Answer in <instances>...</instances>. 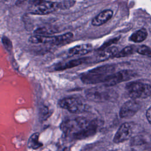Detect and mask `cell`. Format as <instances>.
Here are the masks:
<instances>
[{"label":"cell","instance_id":"1","mask_svg":"<svg viewBox=\"0 0 151 151\" xmlns=\"http://www.w3.org/2000/svg\"><path fill=\"white\" fill-rule=\"evenodd\" d=\"M114 70L113 65H101L83 73L80 76V79L86 84L104 83L109 76L114 73Z\"/></svg>","mask_w":151,"mask_h":151},{"label":"cell","instance_id":"2","mask_svg":"<svg viewBox=\"0 0 151 151\" xmlns=\"http://www.w3.org/2000/svg\"><path fill=\"white\" fill-rule=\"evenodd\" d=\"M74 37L72 32H67L61 35L51 36V35H31L28 41L32 44H45L55 45H63L68 44Z\"/></svg>","mask_w":151,"mask_h":151},{"label":"cell","instance_id":"3","mask_svg":"<svg viewBox=\"0 0 151 151\" xmlns=\"http://www.w3.org/2000/svg\"><path fill=\"white\" fill-rule=\"evenodd\" d=\"M126 90L132 99H145L151 95V86L140 81H132L127 84Z\"/></svg>","mask_w":151,"mask_h":151},{"label":"cell","instance_id":"4","mask_svg":"<svg viewBox=\"0 0 151 151\" xmlns=\"http://www.w3.org/2000/svg\"><path fill=\"white\" fill-rule=\"evenodd\" d=\"M91 122L86 118L78 117L73 119H67L61 124V129L65 133H73V135L85 129Z\"/></svg>","mask_w":151,"mask_h":151},{"label":"cell","instance_id":"5","mask_svg":"<svg viewBox=\"0 0 151 151\" xmlns=\"http://www.w3.org/2000/svg\"><path fill=\"white\" fill-rule=\"evenodd\" d=\"M59 106L72 113H80L86 110V106L82 100L76 97H67L58 101Z\"/></svg>","mask_w":151,"mask_h":151},{"label":"cell","instance_id":"6","mask_svg":"<svg viewBox=\"0 0 151 151\" xmlns=\"http://www.w3.org/2000/svg\"><path fill=\"white\" fill-rule=\"evenodd\" d=\"M32 2L31 13L35 15H47L59 9L58 2L38 1Z\"/></svg>","mask_w":151,"mask_h":151},{"label":"cell","instance_id":"7","mask_svg":"<svg viewBox=\"0 0 151 151\" xmlns=\"http://www.w3.org/2000/svg\"><path fill=\"white\" fill-rule=\"evenodd\" d=\"M134 73L130 70L120 71L109 76L104 84L106 87L115 86L123 81L132 79L134 77Z\"/></svg>","mask_w":151,"mask_h":151},{"label":"cell","instance_id":"8","mask_svg":"<svg viewBox=\"0 0 151 151\" xmlns=\"http://www.w3.org/2000/svg\"><path fill=\"white\" fill-rule=\"evenodd\" d=\"M140 105L135 100L126 101L120 108L119 116L121 118H129L134 116L140 109Z\"/></svg>","mask_w":151,"mask_h":151},{"label":"cell","instance_id":"9","mask_svg":"<svg viewBox=\"0 0 151 151\" xmlns=\"http://www.w3.org/2000/svg\"><path fill=\"white\" fill-rule=\"evenodd\" d=\"M132 134V126L129 123L122 124L117 131L113 138V142L116 143H122L127 140Z\"/></svg>","mask_w":151,"mask_h":151},{"label":"cell","instance_id":"10","mask_svg":"<svg viewBox=\"0 0 151 151\" xmlns=\"http://www.w3.org/2000/svg\"><path fill=\"white\" fill-rule=\"evenodd\" d=\"M86 93L88 99L94 101L108 100L110 96L109 90L101 87H94L88 89Z\"/></svg>","mask_w":151,"mask_h":151},{"label":"cell","instance_id":"11","mask_svg":"<svg viewBox=\"0 0 151 151\" xmlns=\"http://www.w3.org/2000/svg\"><path fill=\"white\" fill-rule=\"evenodd\" d=\"M98 128V123L96 120H92L90 124L81 132L73 134L76 139H83L93 136L96 133Z\"/></svg>","mask_w":151,"mask_h":151},{"label":"cell","instance_id":"12","mask_svg":"<svg viewBox=\"0 0 151 151\" xmlns=\"http://www.w3.org/2000/svg\"><path fill=\"white\" fill-rule=\"evenodd\" d=\"M113 15V12L111 9H106L100 12L91 21V24L94 26H100L110 20Z\"/></svg>","mask_w":151,"mask_h":151},{"label":"cell","instance_id":"13","mask_svg":"<svg viewBox=\"0 0 151 151\" xmlns=\"http://www.w3.org/2000/svg\"><path fill=\"white\" fill-rule=\"evenodd\" d=\"M93 49V47L91 44H82L70 48L68 53L70 56L83 55L91 52Z\"/></svg>","mask_w":151,"mask_h":151},{"label":"cell","instance_id":"14","mask_svg":"<svg viewBox=\"0 0 151 151\" xmlns=\"http://www.w3.org/2000/svg\"><path fill=\"white\" fill-rule=\"evenodd\" d=\"M119 51L116 47H110L103 51L99 53L96 58V62H101L107 60L110 58L115 57L116 54L118 53Z\"/></svg>","mask_w":151,"mask_h":151},{"label":"cell","instance_id":"15","mask_svg":"<svg viewBox=\"0 0 151 151\" xmlns=\"http://www.w3.org/2000/svg\"><path fill=\"white\" fill-rule=\"evenodd\" d=\"M87 58H77L74 59L70 61H68L66 63H60L55 66V70L56 71H62L66 69H68L70 68H73L74 67H77L80 64L84 63Z\"/></svg>","mask_w":151,"mask_h":151},{"label":"cell","instance_id":"16","mask_svg":"<svg viewBox=\"0 0 151 151\" xmlns=\"http://www.w3.org/2000/svg\"><path fill=\"white\" fill-rule=\"evenodd\" d=\"M147 35L146 30L145 28H142L134 32L130 37V40L134 42H140L144 41Z\"/></svg>","mask_w":151,"mask_h":151},{"label":"cell","instance_id":"17","mask_svg":"<svg viewBox=\"0 0 151 151\" xmlns=\"http://www.w3.org/2000/svg\"><path fill=\"white\" fill-rule=\"evenodd\" d=\"M38 133H35L32 134L28 139V147L33 149H37L42 146V144L39 142Z\"/></svg>","mask_w":151,"mask_h":151},{"label":"cell","instance_id":"18","mask_svg":"<svg viewBox=\"0 0 151 151\" xmlns=\"http://www.w3.org/2000/svg\"><path fill=\"white\" fill-rule=\"evenodd\" d=\"M133 48L131 46H127L124 48L121 51H119L118 53L116 54L115 57L116 58H120V57H124L132 54L133 52Z\"/></svg>","mask_w":151,"mask_h":151},{"label":"cell","instance_id":"19","mask_svg":"<svg viewBox=\"0 0 151 151\" xmlns=\"http://www.w3.org/2000/svg\"><path fill=\"white\" fill-rule=\"evenodd\" d=\"M119 39H120L119 37H116V38H111V39H110V40L106 41V42H104L103 43V45H101L100 46V48H99L98 50L101 51H103V50H105V49H106L109 47H110V46L112 44H113L114 43H116L119 40Z\"/></svg>","mask_w":151,"mask_h":151},{"label":"cell","instance_id":"20","mask_svg":"<svg viewBox=\"0 0 151 151\" xmlns=\"http://www.w3.org/2000/svg\"><path fill=\"white\" fill-rule=\"evenodd\" d=\"M75 1H58V7L59 9H69L76 4Z\"/></svg>","mask_w":151,"mask_h":151},{"label":"cell","instance_id":"21","mask_svg":"<svg viewBox=\"0 0 151 151\" xmlns=\"http://www.w3.org/2000/svg\"><path fill=\"white\" fill-rule=\"evenodd\" d=\"M137 52L142 55L151 57V49L146 45H140L137 48Z\"/></svg>","mask_w":151,"mask_h":151},{"label":"cell","instance_id":"22","mask_svg":"<svg viewBox=\"0 0 151 151\" xmlns=\"http://www.w3.org/2000/svg\"><path fill=\"white\" fill-rule=\"evenodd\" d=\"M2 44L4 45V46L6 47L7 45V44L9 46V48H12V44H11V41L7 38V37H3L2 38Z\"/></svg>","mask_w":151,"mask_h":151},{"label":"cell","instance_id":"23","mask_svg":"<svg viewBox=\"0 0 151 151\" xmlns=\"http://www.w3.org/2000/svg\"><path fill=\"white\" fill-rule=\"evenodd\" d=\"M146 117L150 124H151V106L147 109L146 111Z\"/></svg>","mask_w":151,"mask_h":151}]
</instances>
